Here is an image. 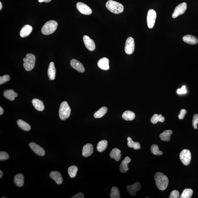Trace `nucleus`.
<instances>
[{"mask_svg": "<svg viewBox=\"0 0 198 198\" xmlns=\"http://www.w3.org/2000/svg\"><path fill=\"white\" fill-rule=\"evenodd\" d=\"M187 111L185 109H182L180 111V114L178 116V118L179 119L182 120L184 118V116L187 113Z\"/></svg>", "mask_w": 198, "mask_h": 198, "instance_id": "79ce46f5", "label": "nucleus"}, {"mask_svg": "<svg viewBox=\"0 0 198 198\" xmlns=\"http://www.w3.org/2000/svg\"><path fill=\"white\" fill-rule=\"evenodd\" d=\"M121 150L117 148L113 149L110 153V157L116 161L118 162L121 159Z\"/></svg>", "mask_w": 198, "mask_h": 198, "instance_id": "4be33fe9", "label": "nucleus"}, {"mask_svg": "<svg viewBox=\"0 0 198 198\" xmlns=\"http://www.w3.org/2000/svg\"><path fill=\"white\" fill-rule=\"evenodd\" d=\"M17 124L19 127L21 129L25 131H29L31 129V127L28 123L25 122L23 120L21 119L18 120L17 121Z\"/></svg>", "mask_w": 198, "mask_h": 198, "instance_id": "cd10ccee", "label": "nucleus"}, {"mask_svg": "<svg viewBox=\"0 0 198 198\" xmlns=\"http://www.w3.org/2000/svg\"><path fill=\"white\" fill-rule=\"evenodd\" d=\"M51 178L53 179L57 184H62L63 182V178L60 172L54 171L51 172L50 174Z\"/></svg>", "mask_w": 198, "mask_h": 198, "instance_id": "f3484780", "label": "nucleus"}, {"mask_svg": "<svg viewBox=\"0 0 198 198\" xmlns=\"http://www.w3.org/2000/svg\"><path fill=\"white\" fill-rule=\"evenodd\" d=\"M150 150L152 153L156 155H161L163 153V152L160 151L159 149L158 145L156 144L152 145L150 148Z\"/></svg>", "mask_w": 198, "mask_h": 198, "instance_id": "c9c22d12", "label": "nucleus"}, {"mask_svg": "<svg viewBox=\"0 0 198 198\" xmlns=\"http://www.w3.org/2000/svg\"><path fill=\"white\" fill-rule=\"evenodd\" d=\"M78 171L77 167L75 165H72L69 167L68 172L69 177L71 178L76 177Z\"/></svg>", "mask_w": 198, "mask_h": 198, "instance_id": "473e14b6", "label": "nucleus"}, {"mask_svg": "<svg viewBox=\"0 0 198 198\" xmlns=\"http://www.w3.org/2000/svg\"><path fill=\"white\" fill-rule=\"evenodd\" d=\"M106 6L109 11L114 14H120L124 11V6L121 3L112 0L108 1L106 3Z\"/></svg>", "mask_w": 198, "mask_h": 198, "instance_id": "f03ea898", "label": "nucleus"}, {"mask_svg": "<svg viewBox=\"0 0 198 198\" xmlns=\"http://www.w3.org/2000/svg\"><path fill=\"white\" fill-rule=\"evenodd\" d=\"M70 64L72 67L79 72L82 73L85 71L83 64L76 59H72L71 60Z\"/></svg>", "mask_w": 198, "mask_h": 198, "instance_id": "2eb2a0df", "label": "nucleus"}, {"mask_svg": "<svg viewBox=\"0 0 198 198\" xmlns=\"http://www.w3.org/2000/svg\"><path fill=\"white\" fill-rule=\"evenodd\" d=\"M127 140H128V146L130 148H133L135 150L139 149L140 148V144L138 142L134 141L130 137L127 138Z\"/></svg>", "mask_w": 198, "mask_h": 198, "instance_id": "c85d7f7f", "label": "nucleus"}, {"mask_svg": "<svg viewBox=\"0 0 198 198\" xmlns=\"http://www.w3.org/2000/svg\"><path fill=\"white\" fill-rule=\"evenodd\" d=\"M123 119L127 121H133L134 119L135 115L134 112L130 111H127L123 113L122 115Z\"/></svg>", "mask_w": 198, "mask_h": 198, "instance_id": "bb28decb", "label": "nucleus"}, {"mask_svg": "<svg viewBox=\"0 0 198 198\" xmlns=\"http://www.w3.org/2000/svg\"><path fill=\"white\" fill-rule=\"evenodd\" d=\"M29 146L36 155L40 156H43L45 155V150L37 144L34 143H30Z\"/></svg>", "mask_w": 198, "mask_h": 198, "instance_id": "f8f14e48", "label": "nucleus"}, {"mask_svg": "<svg viewBox=\"0 0 198 198\" xmlns=\"http://www.w3.org/2000/svg\"><path fill=\"white\" fill-rule=\"evenodd\" d=\"M58 23L55 20L46 22L42 29V33L45 35H49L54 33L57 30Z\"/></svg>", "mask_w": 198, "mask_h": 198, "instance_id": "7ed1b4c3", "label": "nucleus"}, {"mask_svg": "<svg viewBox=\"0 0 198 198\" xmlns=\"http://www.w3.org/2000/svg\"><path fill=\"white\" fill-rule=\"evenodd\" d=\"M3 113H4V111H3V108L1 107H0V115H3Z\"/></svg>", "mask_w": 198, "mask_h": 198, "instance_id": "c03bdc74", "label": "nucleus"}, {"mask_svg": "<svg viewBox=\"0 0 198 198\" xmlns=\"http://www.w3.org/2000/svg\"><path fill=\"white\" fill-rule=\"evenodd\" d=\"M3 96L6 99L12 101L14 100L15 98L18 96V94L13 90H8L4 91Z\"/></svg>", "mask_w": 198, "mask_h": 198, "instance_id": "412c9836", "label": "nucleus"}, {"mask_svg": "<svg viewBox=\"0 0 198 198\" xmlns=\"http://www.w3.org/2000/svg\"><path fill=\"white\" fill-rule=\"evenodd\" d=\"M2 198H5L6 197H2Z\"/></svg>", "mask_w": 198, "mask_h": 198, "instance_id": "8fccbe9b", "label": "nucleus"}, {"mask_svg": "<svg viewBox=\"0 0 198 198\" xmlns=\"http://www.w3.org/2000/svg\"><path fill=\"white\" fill-rule=\"evenodd\" d=\"M97 65L99 68L104 70H108L109 69V60L106 57L101 58L98 62Z\"/></svg>", "mask_w": 198, "mask_h": 198, "instance_id": "a211bd4d", "label": "nucleus"}, {"mask_svg": "<svg viewBox=\"0 0 198 198\" xmlns=\"http://www.w3.org/2000/svg\"><path fill=\"white\" fill-rule=\"evenodd\" d=\"M9 158V155L6 152L1 151L0 152V160L4 161L8 160Z\"/></svg>", "mask_w": 198, "mask_h": 198, "instance_id": "58836bf2", "label": "nucleus"}, {"mask_svg": "<svg viewBox=\"0 0 198 198\" xmlns=\"http://www.w3.org/2000/svg\"><path fill=\"white\" fill-rule=\"evenodd\" d=\"M131 162V159L127 156L121 162L120 166V171L121 173H125L128 170V164Z\"/></svg>", "mask_w": 198, "mask_h": 198, "instance_id": "dca6fc26", "label": "nucleus"}, {"mask_svg": "<svg viewBox=\"0 0 198 198\" xmlns=\"http://www.w3.org/2000/svg\"><path fill=\"white\" fill-rule=\"evenodd\" d=\"M3 175V173L1 170L0 171V178H2Z\"/></svg>", "mask_w": 198, "mask_h": 198, "instance_id": "a18cd8bd", "label": "nucleus"}, {"mask_svg": "<svg viewBox=\"0 0 198 198\" xmlns=\"http://www.w3.org/2000/svg\"><path fill=\"white\" fill-rule=\"evenodd\" d=\"M71 109L68 103L66 101H64L61 104L59 110V117L62 121L67 119L70 116Z\"/></svg>", "mask_w": 198, "mask_h": 198, "instance_id": "20e7f679", "label": "nucleus"}, {"mask_svg": "<svg viewBox=\"0 0 198 198\" xmlns=\"http://www.w3.org/2000/svg\"><path fill=\"white\" fill-rule=\"evenodd\" d=\"M32 104L37 111H42L45 109L43 102L39 99H33L32 101Z\"/></svg>", "mask_w": 198, "mask_h": 198, "instance_id": "b1692460", "label": "nucleus"}, {"mask_svg": "<svg viewBox=\"0 0 198 198\" xmlns=\"http://www.w3.org/2000/svg\"><path fill=\"white\" fill-rule=\"evenodd\" d=\"M192 126L194 129H197V124H198V115L194 114L193 116Z\"/></svg>", "mask_w": 198, "mask_h": 198, "instance_id": "e433bc0d", "label": "nucleus"}, {"mask_svg": "<svg viewBox=\"0 0 198 198\" xmlns=\"http://www.w3.org/2000/svg\"><path fill=\"white\" fill-rule=\"evenodd\" d=\"M156 184L158 188L161 190H165L168 187V179L166 176L161 173L157 172L154 176Z\"/></svg>", "mask_w": 198, "mask_h": 198, "instance_id": "f257e3e1", "label": "nucleus"}, {"mask_svg": "<svg viewBox=\"0 0 198 198\" xmlns=\"http://www.w3.org/2000/svg\"><path fill=\"white\" fill-rule=\"evenodd\" d=\"M165 118L164 117L162 116V115H158L157 114H155L152 116L150 119V121L152 124H155L159 121L160 122L163 123L165 121Z\"/></svg>", "mask_w": 198, "mask_h": 198, "instance_id": "c756f323", "label": "nucleus"}, {"mask_svg": "<svg viewBox=\"0 0 198 198\" xmlns=\"http://www.w3.org/2000/svg\"><path fill=\"white\" fill-rule=\"evenodd\" d=\"M83 39L84 45L88 50L90 51H93L95 49L96 45L93 40L87 35H84Z\"/></svg>", "mask_w": 198, "mask_h": 198, "instance_id": "ddd939ff", "label": "nucleus"}, {"mask_svg": "<svg viewBox=\"0 0 198 198\" xmlns=\"http://www.w3.org/2000/svg\"><path fill=\"white\" fill-rule=\"evenodd\" d=\"M77 7L79 11L82 14L89 15L91 14L92 13L91 8L84 3L80 2L77 3Z\"/></svg>", "mask_w": 198, "mask_h": 198, "instance_id": "9d476101", "label": "nucleus"}, {"mask_svg": "<svg viewBox=\"0 0 198 198\" xmlns=\"http://www.w3.org/2000/svg\"><path fill=\"white\" fill-rule=\"evenodd\" d=\"M52 0H45V1H44V2L46 3H48L50 2Z\"/></svg>", "mask_w": 198, "mask_h": 198, "instance_id": "49530a36", "label": "nucleus"}, {"mask_svg": "<svg viewBox=\"0 0 198 198\" xmlns=\"http://www.w3.org/2000/svg\"><path fill=\"white\" fill-rule=\"evenodd\" d=\"M179 197V193L178 191L177 190H174L171 192L170 198H178Z\"/></svg>", "mask_w": 198, "mask_h": 198, "instance_id": "ea45409f", "label": "nucleus"}, {"mask_svg": "<svg viewBox=\"0 0 198 198\" xmlns=\"http://www.w3.org/2000/svg\"><path fill=\"white\" fill-rule=\"evenodd\" d=\"M193 191L192 189H186L182 192L180 198H190L192 195Z\"/></svg>", "mask_w": 198, "mask_h": 198, "instance_id": "72a5a7b5", "label": "nucleus"}, {"mask_svg": "<svg viewBox=\"0 0 198 198\" xmlns=\"http://www.w3.org/2000/svg\"><path fill=\"white\" fill-rule=\"evenodd\" d=\"M82 155L84 157H88L92 155L93 152V146L91 143L86 144L83 147Z\"/></svg>", "mask_w": 198, "mask_h": 198, "instance_id": "4468645a", "label": "nucleus"}, {"mask_svg": "<svg viewBox=\"0 0 198 198\" xmlns=\"http://www.w3.org/2000/svg\"><path fill=\"white\" fill-rule=\"evenodd\" d=\"M108 111V108L106 107H102L99 109L94 113V117L95 118H100L104 116Z\"/></svg>", "mask_w": 198, "mask_h": 198, "instance_id": "7c9ffc66", "label": "nucleus"}, {"mask_svg": "<svg viewBox=\"0 0 198 198\" xmlns=\"http://www.w3.org/2000/svg\"><path fill=\"white\" fill-rule=\"evenodd\" d=\"M141 184L139 182H137L134 184L127 186V189L130 195L134 196L136 195L137 192L141 189Z\"/></svg>", "mask_w": 198, "mask_h": 198, "instance_id": "9b49d317", "label": "nucleus"}, {"mask_svg": "<svg viewBox=\"0 0 198 198\" xmlns=\"http://www.w3.org/2000/svg\"><path fill=\"white\" fill-rule=\"evenodd\" d=\"M173 132L171 130H165L160 135V139L162 141L169 142L170 140V136Z\"/></svg>", "mask_w": 198, "mask_h": 198, "instance_id": "a878e982", "label": "nucleus"}, {"mask_svg": "<svg viewBox=\"0 0 198 198\" xmlns=\"http://www.w3.org/2000/svg\"><path fill=\"white\" fill-rule=\"evenodd\" d=\"M179 157L181 161L184 165H189L191 160V154L190 150L188 149L183 150L179 155Z\"/></svg>", "mask_w": 198, "mask_h": 198, "instance_id": "423d86ee", "label": "nucleus"}, {"mask_svg": "<svg viewBox=\"0 0 198 198\" xmlns=\"http://www.w3.org/2000/svg\"><path fill=\"white\" fill-rule=\"evenodd\" d=\"M182 39L186 43L190 45H195L198 42V39L192 35H186L183 37Z\"/></svg>", "mask_w": 198, "mask_h": 198, "instance_id": "6ab92c4d", "label": "nucleus"}, {"mask_svg": "<svg viewBox=\"0 0 198 198\" xmlns=\"http://www.w3.org/2000/svg\"><path fill=\"white\" fill-rule=\"evenodd\" d=\"M187 3L183 2L179 4L175 8L172 14V17L175 18L180 15L183 14L187 9Z\"/></svg>", "mask_w": 198, "mask_h": 198, "instance_id": "1a4fd4ad", "label": "nucleus"}, {"mask_svg": "<svg viewBox=\"0 0 198 198\" xmlns=\"http://www.w3.org/2000/svg\"><path fill=\"white\" fill-rule=\"evenodd\" d=\"M10 80V77L8 75H5L0 77V84H2Z\"/></svg>", "mask_w": 198, "mask_h": 198, "instance_id": "4c0bfd02", "label": "nucleus"}, {"mask_svg": "<svg viewBox=\"0 0 198 198\" xmlns=\"http://www.w3.org/2000/svg\"><path fill=\"white\" fill-rule=\"evenodd\" d=\"M2 4L1 2H0V10H1L2 9Z\"/></svg>", "mask_w": 198, "mask_h": 198, "instance_id": "de8ad7c7", "label": "nucleus"}, {"mask_svg": "<svg viewBox=\"0 0 198 198\" xmlns=\"http://www.w3.org/2000/svg\"><path fill=\"white\" fill-rule=\"evenodd\" d=\"M156 18V13L153 9L149 10L147 17V22L148 26L149 28L153 27Z\"/></svg>", "mask_w": 198, "mask_h": 198, "instance_id": "6e6552de", "label": "nucleus"}, {"mask_svg": "<svg viewBox=\"0 0 198 198\" xmlns=\"http://www.w3.org/2000/svg\"><path fill=\"white\" fill-rule=\"evenodd\" d=\"M24 177L22 174H17L14 177V182L15 184L18 187H23L24 184Z\"/></svg>", "mask_w": 198, "mask_h": 198, "instance_id": "393cba45", "label": "nucleus"}, {"mask_svg": "<svg viewBox=\"0 0 198 198\" xmlns=\"http://www.w3.org/2000/svg\"><path fill=\"white\" fill-rule=\"evenodd\" d=\"M44 1H45V0H39V2L40 3L43 2H44Z\"/></svg>", "mask_w": 198, "mask_h": 198, "instance_id": "09e8293b", "label": "nucleus"}, {"mask_svg": "<svg viewBox=\"0 0 198 198\" xmlns=\"http://www.w3.org/2000/svg\"><path fill=\"white\" fill-rule=\"evenodd\" d=\"M135 49L134 40L132 37L127 39L125 45V52L127 55H131Z\"/></svg>", "mask_w": 198, "mask_h": 198, "instance_id": "0eeeda50", "label": "nucleus"}, {"mask_svg": "<svg viewBox=\"0 0 198 198\" xmlns=\"http://www.w3.org/2000/svg\"><path fill=\"white\" fill-rule=\"evenodd\" d=\"M56 69L55 64L53 62H52L49 65L48 70V75L50 79L53 80L55 78Z\"/></svg>", "mask_w": 198, "mask_h": 198, "instance_id": "5701e85b", "label": "nucleus"}, {"mask_svg": "<svg viewBox=\"0 0 198 198\" xmlns=\"http://www.w3.org/2000/svg\"><path fill=\"white\" fill-rule=\"evenodd\" d=\"M84 198V194L82 193H79L76 194L75 195L73 196L71 198Z\"/></svg>", "mask_w": 198, "mask_h": 198, "instance_id": "37998d69", "label": "nucleus"}, {"mask_svg": "<svg viewBox=\"0 0 198 198\" xmlns=\"http://www.w3.org/2000/svg\"><path fill=\"white\" fill-rule=\"evenodd\" d=\"M108 143L107 140H101L98 143L96 149L98 151L102 152L106 149L108 146Z\"/></svg>", "mask_w": 198, "mask_h": 198, "instance_id": "2f4dec72", "label": "nucleus"}, {"mask_svg": "<svg viewBox=\"0 0 198 198\" xmlns=\"http://www.w3.org/2000/svg\"><path fill=\"white\" fill-rule=\"evenodd\" d=\"M110 197L111 198H120V192L118 188L116 187H113L111 189Z\"/></svg>", "mask_w": 198, "mask_h": 198, "instance_id": "f704fd0d", "label": "nucleus"}, {"mask_svg": "<svg viewBox=\"0 0 198 198\" xmlns=\"http://www.w3.org/2000/svg\"><path fill=\"white\" fill-rule=\"evenodd\" d=\"M33 28L30 25H24L21 29L20 32V35L22 38H25L28 36L31 33Z\"/></svg>", "mask_w": 198, "mask_h": 198, "instance_id": "aec40b11", "label": "nucleus"}, {"mask_svg": "<svg viewBox=\"0 0 198 198\" xmlns=\"http://www.w3.org/2000/svg\"><path fill=\"white\" fill-rule=\"evenodd\" d=\"M177 94H178L187 93V91L186 89V86H183L181 89H178L177 90Z\"/></svg>", "mask_w": 198, "mask_h": 198, "instance_id": "a19ab883", "label": "nucleus"}, {"mask_svg": "<svg viewBox=\"0 0 198 198\" xmlns=\"http://www.w3.org/2000/svg\"><path fill=\"white\" fill-rule=\"evenodd\" d=\"M26 57V58L23 59V66L25 70L29 71L34 68L36 58L34 55L30 53L27 54Z\"/></svg>", "mask_w": 198, "mask_h": 198, "instance_id": "39448f33", "label": "nucleus"}]
</instances>
